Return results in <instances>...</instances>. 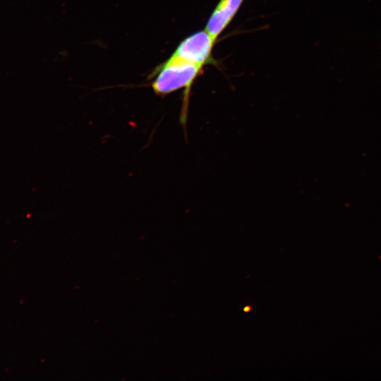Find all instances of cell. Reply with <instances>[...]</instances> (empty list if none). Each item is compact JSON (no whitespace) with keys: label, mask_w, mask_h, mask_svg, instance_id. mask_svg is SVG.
<instances>
[{"label":"cell","mask_w":381,"mask_h":381,"mask_svg":"<svg viewBox=\"0 0 381 381\" xmlns=\"http://www.w3.org/2000/svg\"><path fill=\"white\" fill-rule=\"evenodd\" d=\"M203 67L181 59L171 54L153 72L151 83L154 92L165 96L184 89L180 122L186 126L188 116L189 96L195 79L202 73Z\"/></svg>","instance_id":"6da1fadb"},{"label":"cell","mask_w":381,"mask_h":381,"mask_svg":"<svg viewBox=\"0 0 381 381\" xmlns=\"http://www.w3.org/2000/svg\"><path fill=\"white\" fill-rule=\"evenodd\" d=\"M215 42L205 30H200L182 40L172 54L204 67L214 63L212 49Z\"/></svg>","instance_id":"7a4b0ae2"},{"label":"cell","mask_w":381,"mask_h":381,"mask_svg":"<svg viewBox=\"0 0 381 381\" xmlns=\"http://www.w3.org/2000/svg\"><path fill=\"white\" fill-rule=\"evenodd\" d=\"M244 0H219L207 22L205 30L216 42L230 24Z\"/></svg>","instance_id":"3957f363"}]
</instances>
